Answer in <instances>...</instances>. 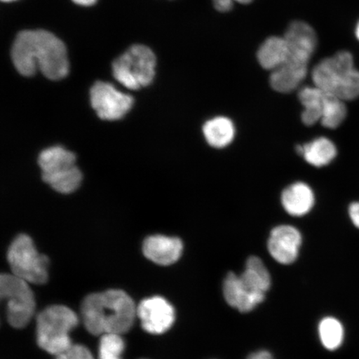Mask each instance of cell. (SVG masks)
I'll use <instances>...</instances> for the list:
<instances>
[{
  "label": "cell",
  "mask_w": 359,
  "mask_h": 359,
  "mask_svg": "<svg viewBox=\"0 0 359 359\" xmlns=\"http://www.w3.org/2000/svg\"><path fill=\"white\" fill-rule=\"evenodd\" d=\"M137 316L147 333L161 334L173 325L175 311L167 299L154 296L142 300L137 308Z\"/></svg>",
  "instance_id": "obj_11"
},
{
  "label": "cell",
  "mask_w": 359,
  "mask_h": 359,
  "mask_svg": "<svg viewBox=\"0 0 359 359\" xmlns=\"http://www.w3.org/2000/svg\"><path fill=\"white\" fill-rule=\"evenodd\" d=\"M145 257L159 266H170L181 258L183 244L177 237L151 236L147 237L142 246Z\"/></svg>",
  "instance_id": "obj_13"
},
{
  "label": "cell",
  "mask_w": 359,
  "mask_h": 359,
  "mask_svg": "<svg viewBox=\"0 0 359 359\" xmlns=\"http://www.w3.org/2000/svg\"><path fill=\"white\" fill-rule=\"evenodd\" d=\"M11 57L17 71L25 77L38 71L50 80H60L69 74L65 44L46 30L21 31L13 42Z\"/></svg>",
  "instance_id": "obj_1"
},
{
  "label": "cell",
  "mask_w": 359,
  "mask_h": 359,
  "mask_svg": "<svg viewBox=\"0 0 359 359\" xmlns=\"http://www.w3.org/2000/svg\"><path fill=\"white\" fill-rule=\"evenodd\" d=\"M81 314L90 334H123L133 325L137 307L124 291L109 290L87 296L81 307Z\"/></svg>",
  "instance_id": "obj_2"
},
{
  "label": "cell",
  "mask_w": 359,
  "mask_h": 359,
  "mask_svg": "<svg viewBox=\"0 0 359 359\" xmlns=\"http://www.w3.org/2000/svg\"><path fill=\"white\" fill-rule=\"evenodd\" d=\"M290 55L288 43L284 36H271L264 40L257 52V60L263 69L273 71L288 60Z\"/></svg>",
  "instance_id": "obj_17"
},
{
  "label": "cell",
  "mask_w": 359,
  "mask_h": 359,
  "mask_svg": "<svg viewBox=\"0 0 359 359\" xmlns=\"http://www.w3.org/2000/svg\"><path fill=\"white\" fill-rule=\"evenodd\" d=\"M348 215L354 226L359 229V201L349 205Z\"/></svg>",
  "instance_id": "obj_27"
},
{
  "label": "cell",
  "mask_w": 359,
  "mask_h": 359,
  "mask_svg": "<svg viewBox=\"0 0 359 359\" xmlns=\"http://www.w3.org/2000/svg\"><path fill=\"white\" fill-rule=\"evenodd\" d=\"M302 236L297 229L291 226L273 228L268 241L271 257L282 264H290L298 258Z\"/></svg>",
  "instance_id": "obj_12"
},
{
  "label": "cell",
  "mask_w": 359,
  "mask_h": 359,
  "mask_svg": "<svg viewBox=\"0 0 359 359\" xmlns=\"http://www.w3.org/2000/svg\"><path fill=\"white\" fill-rule=\"evenodd\" d=\"M320 340L324 347L330 351L339 348L342 344L344 337L342 324L333 317H327L318 326Z\"/></svg>",
  "instance_id": "obj_23"
},
{
  "label": "cell",
  "mask_w": 359,
  "mask_h": 359,
  "mask_svg": "<svg viewBox=\"0 0 359 359\" xmlns=\"http://www.w3.org/2000/svg\"><path fill=\"white\" fill-rule=\"evenodd\" d=\"M240 279L245 288L255 294H266L271 285L267 268L257 257H251L247 260L245 271Z\"/></svg>",
  "instance_id": "obj_19"
},
{
  "label": "cell",
  "mask_w": 359,
  "mask_h": 359,
  "mask_svg": "<svg viewBox=\"0 0 359 359\" xmlns=\"http://www.w3.org/2000/svg\"><path fill=\"white\" fill-rule=\"evenodd\" d=\"M312 79L314 86L344 102L359 97V70L351 53L339 51L325 58L314 67Z\"/></svg>",
  "instance_id": "obj_3"
},
{
  "label": "cell",
  "mask_w": 359,
  "mask_h": 359,
  "mask_svg": "<svg viewBox=\"0 0 359 359\" xmlns=\"http://www.w3.org/2000/svg\"><path fill=\"white\" fill-rule=\"evenodd\" d=\"M308 74V66L285 62L284 65L271 71L269 83L275 91L289 93L298 88Z\"/></svg>",
  "instance_id": "obj_16"
},
{
  "label": "cell",
  "mask_w": 359,
  "mask_h": 359,
  "mask_svg": "<svg viewBox=\"0 0 359 359\" xmlns=\"http://www.w3.org/2000/svg\"><path fill=\"white\" fill-rule=\"evenodd\" d=\"M347 116L345 102L333 94L326 93L320 123L325 128L335 129L344 122Z\"/></svg>",
  "instance_id": "obj_22"
},
{
  "label": "cell",
  "mask_w": 359,
  "mask_h": 359,
  "mask_svg": "<svg viewBox=\"0 0 359 359\" xmlns=\"http://www.w3.org/2000/svg\"><path fill=\"white\" fill-rule=\"evenodd\" d=\"M296 151L309 165L316 168L330 164L338 154L334 143L327 137H318L306 144L299 145L296 147Z\"/></svg>",
  "instance_id": "obj_18"
},
{
  "label": "cell",
  "mask_w": 359,
  "mask_h": 359,
  "mask_svg": "<svg viewBox=\"0 0 359 359\" xmlns=\"http://www.w3.org/2000/svg\"><path fill=\"white\" fill-rule=\"evenodd\" d=\"M79 324V317L65 305H52L37 317V342L44 351L60 355L70 348L69 333Z\"/></svg>",
  "instance_id": "obj_4"
},
{
  "label": "cell",
  "mask_w": 359,
  "mask_h": 359,
  "mask_svg": "<svg viewBox=\"0 0 359 359\" xmlns=\"http://www.w3.org/2000/svg\"><path fill=\"white\" fill-rule=\"evenodd\" d=\"M316 197L311 187L304 182H295L282 192L281 202L287 213L293 217H302L313 208Z\"/></svg>",
  "instance_id": "obj_15"
},
{
  "label": "cell",
  "mask_w": 359,
  "mask_h": 359,
  "mask_svg": "<svg viewBox=\"0 0 359 359\" xmlns=\"http://www.w3.org/2000/svg\"><path fill=\"white\" fill-rule=\"evenodd\" d=\"M93 109L101 119L115 121L123 118L133 105V97L121 93L109 83L97 82L90 90Z\"/></svg>",
  "instance_id": "obj_9"
},
{
  "label": "cell",
  "mask_w": 359,
  "mask_h": 359,
  "mask_svg": "<svg viewBox=\"0 0 359 359\" xmlns=\"http://www.w3.org/2000/svg\"><path fill=\"white\" fill-rule=\"evenodd\" d=\"M247 359H273V357L266 350H262V351L251 353Z\"/></svg>",
  "instance_id": "obj_28"
},
{
  "label": "cell",
  "mask_w": 359,
  "mask_h": 359,
  "mask_svg": "<svg viewBox=\"0 0 359 359\" xmlns=\"http://www.w3.org/2000/svg\"><path fill=\"white\" fill-rule=\"evenodd\" d=\"M8 262L13 275L29 284L43 285L48 279V259L36 250L32 239L18 236L8 250Z\"/></svg>",
  "instance_id": "obj_7"
},
{
  "label": "cell",
  "mask_w": 359,
  "mask_h": 359,
  "mask_svg": "<svg viewBox=\"0 0 359 359\" xmlns=\"http://www.w3.org/2000/svg\"><path fill=\"white\" fill-rule=\"evenodd\" d=\"M122 334H106L102 335L98 349V359H123L125 342Z\"/></svg>",
  "instance_id": "obj_24"
},
{
  "label": "cell",
  "mask_w": 359,
  "mask_h": 359,
  "mask_svg": "<svg viewBox=\"0 0 359 359\" xmlns=\"http://www.w3.org/2000/svg\"><path fill=\"white\" fill-rule=\"evenodd\" d=\"M252 1L253 0H212L215 10L222 13H226L231 11L233 4L235 2L247 4Z\"/></svg>",
  "instance_id": "obj_26"
},
{
  "label": "cell",
  "mask_w": 359,
  "mask_h": 359,
  "mask_svg": "<svg viewBox=\"0 0 359 359\" xmlns=\"http://www.w3.org/2000/svg\"><path fill=\"white\" fill-rule=\"evenodd\" d=\"M355 34L357 39L359 40V22H358V25L356 26Z\"/></svg>",
  "instance_id": "obj_30"
},
{
  "label": "cell",
  "mask_w": 359,
  "mask_h": 359,
  "mask_svg": "<svg viewBox=\"0 0 359 359\" xmlns=\"http://www.w3.org/2000/svg\"><path fill=\"white\" fill-rule=\"evenodd\" d=\"M202 130L208 144L219 149L230 145L235 138V125L226 116H217L210 119L204 124Z\"/></svg>",
  "instance_id": "obj_20"
},
{
  "label": "cell",
  "mask_w": 359,
  "mask_h": 359,
  "mask_svg": "<svg viewBox=\"0 0 359 359\" xmlns=\"http://www.w3.org/2000/svg\"><path fill=\"white\" fill-rule=\"evenodd\" d=\"M290 55L286 62L308 66L318 46V38L313 27L304 21H294L284 35Z\"/></svg>",
  "instance_id": "obj_10"
},
{
  "label": "cell",
  "mask_w": 359,
  "mask_h": 359,
  "mask_svg": "<svg viewBox=\"0 0 359 359\" xmlns=\"http://www.w3.org/2000/svg\"><path fill=\"white\" fill-rule=\"evenodd\" d=\"M156 65V58L151 49L136 44L112 62V72L116 80L124 87L137 90L152 83Z\"/></svg>",
  "instance_id": "obj_6"
},
{
  "label": "cell",
  "mask_w": 359,
  "mask_h": 359,
  "mask_svg": "<svg viewBox=\"0 0 359 359\" xmlns=\"http://www.w3.org/2000/svg\"><path fill=\"white\" fill-rule=\"evenodd\" d=\"M29 284L13 273L0 278V296L7 304L8 320L16 329L27 326L34 313V295Z\"/></svg>",
  "instance_id": "obj_8"
},
{
  "label": "cell",
  "mask_w": 359,
  "mask_h": 359,
  "mask_svg": "<svg viewBox=\"0 0 359 359\" xmlns=\"http://www.w3.org/2000/svg\"><path fill=\"white\" fill-rule=\"evenodd\" d=\"M72 1L79 4V6H92L97 2V0H72Z\"/></svg>",
  "instance_id": "obj_29"
},
{
  "label": "cell",
  "mask_w": 359,
  "mask_h": 359,
  "mask_svg": "<svg viewBox=\"0 0 359 359\" xmlns=\"http://www.w3.org/2000/svg\"><path fill=\"white\" fill-rule=\"evenodd\" d=\"M1 1L8 3V2L16 1V0H1Z\"/></svg>",
  "instance_id": "obj_31"
},
{
  "label": "cell",
  "mask_w": 359,
  "mask_h": 359,
  "mask_svg": "<svg viewBox=\"0 0 359 359\" xmlns=\"http://www.w3.org/2000/svg\"><path fill=\"white\" fill-rule=\"evenodd\" d=\"M299 100L304 107L302 114L303 123L308 127L320 122L326 92L316 86L299 90Z\"/></svg>",
  "instance_id": "obj_21"
},
{
  "label": "cell",
  "mask_w": 359,
  "mask_h": 359,
  "mask_svg": "<svg viewBox=\"0 0 359 359\" xmlns=\"http://www.w3.org/2000/svg\"><path fill=\"white\" fill-rule=\"evenodd\" d=\"M56 359H94L90 350L80 344H73L66 352L56 356Z\"/></svg>",
  "instance_id": "obj_25"
},
{
  "label": "cell",
  "mask_w": 359,
  "mask_h": 359,
  "mask_svg": "<svg viewBox=\"0 0 359 359\" xmlns=\"http://www.w3.org/2000/svg\"><path fill=\"white\" fill-rule=\"evenodd\" d=\"M75 163L74 154L60 146L47 148L39 157L43 181L62 194L77 190L82 181V173Z\"/></svg>",
  "instance_id": "obj_5"
},
{
  "label": "cell",
  "mask_w": 359,
  "mask_h": 359,
  "mask_svg": "<svg viewBox=\"0 0 359 359\" xmlns=\"http://www.w3.org/2000/svg\"><path fill=\"white\" fill-rule=\"evenodd\" d=\"M223 294L224 299L230 306L242 313H248L264 302L263 294H255L247 290L242 285L240 276L235 273H229L224 281Z\"/></svg>",
  "instance_id": "obj_14"
}]
</instances>
